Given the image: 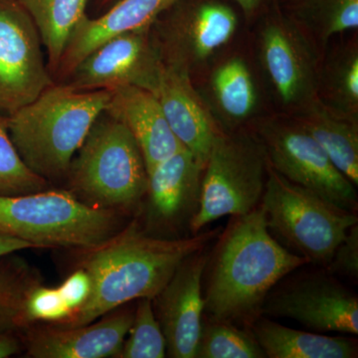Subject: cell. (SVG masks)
<instances>
[{"label": "cell", "mask_w": 358, "mask_h": 358, "mask_svg": "<svg viewBox=\"0 0 358 358\" xmlns=\"http://www.w3.org/2000/svg\"><path fill=\"white\" fill-rule=\"evenodd\" d=\"M217 239L203 274L207 319L249 329L262 315L275 285L310 264L272 236L261 204L245 215L231 216Z\"/></svg>", "instance_id": "1"}, {"label": "cell", "mask_w": 358, "mask_h": 358, "mask_svg": "<svg viewBox=\"0 0 358 358\" xmlns=\"http://www.w3.org/2000/svg\"><path fill=\"white\" fill-rule=\"evenodd\" d=\"M221 228L180 239L148 235L134 220L88 250L81 266L92 281L89 300L58 327H78L140 299H154L188 256L211 243Z\"/></svg>", "instance_id": "2"}, {"label": "cell", "mask_w": 358, "mask_h": 358, "mask_svg": "<svg viewBox=\"0 0 358 358\" xmlns=\"http://www.w3.org/2000/svg\"><path fill=\"white\" fill-rule=\"evenodd\" d=\"M112 91L51 85L7 115L9 136L26 166L45 179L68 176L90 129L109 107Z\"/></svg>", "instance_id": "3"}, {"label": "cell", "mask_w": 358, "mask_h": 358, "mask_svg": "<svg viewBox=\"0 0 358 358\" xmlns=\"http://www.w3.org/2000/svg\"><path fill=\"white\" fill-rule=\"evenodd\" d=\"M71 164L73 194L95 208L124 214L140 208L148 173L126 124L109 113L99 117Z\"/></svg>", "instance_id": "4"}, {"label": "cell", "mask_w": 358, "mask_h": 358, "mask_svg": "<svg viewBox=\"0 0 358 358\" xmlns=\"http://www.w3.org/2000/svg\"><path fill=\"white\" fill-rule=\"evenodd\" d=\"M124 214L84 203L70 190L0 196V232L39 248H96L124 227Z\"/></svg>", "instance_id": "5"}, {"label": "cell", "mask_w": 358, "mask_h": 358, "mask_svg": "<svg viewBox=\"0 0 358 358\" xmlns=\"http://www.w3.org/2000/svg\"><path fill=\"white\" fill-rule=\"evenodd\" d=\"M261 205L272 236L289 251L324 268L348 230L358 223L355 212L339 208L294 185L268 162Z\"/></svg>", "instance_id": "6"}, {"label": "cell", "mask_w": 358, "mask_h": 358, "mask_svg": "<svg viewBox=\"0 0 358 358\" xmlns=\"http://www.w3.org/2000/svg\"><path fill=\"white\" fill-rule=\"evenodd\" d=\"M267 176V154L255 134L221 131L205 162L192 234H199L224 216L253 211L262 201Z\"/></svg>", "instance_id": "7"}, {"label": "cell", "mask_w": 358, "mask_h": 358, "mask_svg": "<svg viewBox=\"0 0 358 358\" xmlns=\"http://www.w3.org/2000/svg\"><path fill=\"white\" fill-rule=\"evenodd\" d=\"M254 134L277 173L339 208L357 211V186L336 169L293 115L268 117L259 122Z\"/></svg>", "instance_id": "8"}, {"label": "cell", "mask_w": 358, "mask_h": 358, "mask_svg": "<svg viewBox=\"0 0 358 358\" xmlns=\"http://www.w3.org/2000/svg\"><path fill=\"white\" fill-rule=\"evenodd\" d=\"M152 27L164 63L192 75L229 43L238 16L223 0H176Z\"/></svg>", "instance_id": "9"}, {"label": "cell", "mask_w": 358, "mask_h": 358, "mask_svg": "<svg viewBox=\"0 0 358 358\" xmlns=\"http://www.w3.org/2000/svg\"><path fill=\"white\" fill-rule=\"evenodd\" d=\"M258 45L263 69L285 107L296 110L317 96L319 44L275 6L260 17Z\"/></svg>", "instance_id": "10"}, {"label": "cell", "mask_w": 358, "mask_h": 358, "mask_svg": "<svg viewBox=\"0 0 358 358\" xmlns=\"http://www.w3.org/2000/svg\"><path fill=\"white\" fill-rule=\"evenodd\" d=\"M287 277L268 294L262 315L296 320L315 333L357 336V294L336 275L326 270Z\"/></svg>", "instance_id": "11"}, {"label": "cell", "mask_w": 358, "mask_h": 358, "mask_svg": "<svg viewBox=\"0 0 358 358\" xmlns=\"http://www.w3.org/2000/svg\"><path fill=\"white\" fill-rule=\"evenodd\" d=\"M41 44L17 0H0V114L13 115L53 85Z\"/></svg>", "instance_id": "12"}, {"label": "cell", "mask_w": 358, "mask_h": 358, "mask_svg": "<svg viewBox=\"0 0 358 358\" xmlns=\"http://www.w3.org/2000/svg\"><path fill=\"white\" fill-rule=\"evenodd\" d=\"M164 61L152 27L122 33L99 45L68 77L82 91L138 87L155 95Z\"/></svg>", "instance_id": "13"}, {"label": "cell", "mask_w": 358, "mask_h": 358, "mask_svg": "<svg viewBox=\"0 0 358 358\" xmlns=\"http://www.w3.org/2000/svg\"><path fill=\"white\" fill-rule=\"evenodd\" d=\"M205 164L183 150L148 173L141 228L164 239L192 236V223L199 210Z\"/></svg>", "instance_id": "14"}, {"label": "cell", "mask_w": 358, "mask_h": 358, "mask_svg": "<svg viewBox=\"0 0 358 358\" xmlns=\"http://www.w3.org/2000/svg\"><path fill=\"white\" fill-rule=\"evenodd\" d=\"M210 244L183 261L152 299L166 341V357L195 358L204 317L203 274Z\"/></svg>", "instance_id": "15"}, {"label": "cell", "mask_w": 358, "mask_h": 358, "mask_svg": "<svg viewBox=\"0 0 358 358\" xmlns=\"http://www.w3.org/2000/svg\"><path fill=\"white\" fill-rule=\"evenodd\" d=\"M122 306L90 324H46L25 336L26 357L33 358H117L133 322L134 308Z\"/></svg>", "instance_id": "16"}, {"label": "cell", "mask_w": 358, "mask_h": 358, "mask_svg": "<svg viewBox=\"0 0 358 358\" xmlns=\"http://www.w3.org/2000/svg\"><path fill=\"white\" fill-rule=\"evenodd\" d=\"M155 96L176 138L205 164L222 131L193 88L190 75L164 63Z\"/></svg>", "instance_id": "17"}, {"label": "cell", "mask_w": 358, "mask_h": 358, "mask_svg": "<svg viewBox=\"0 0 358 358\" xmlns=\"http://www.w3.org/2000/svg\"><path fill=\"white\" fill-rule=\"evenodd\" d=\"M106 112L117 117L140 148L148 173L155 167L185 150L166 121L157 96L138 87H122L112 91Z\"/></svg>", "instance_id": "18"}, {"label": "cell", "mask_w": 358, "mask_h": 358, "mask_svg": "<svg viewBox=\"0 0 358 358\" xmlns=\"http://www.w3.org/2000/svg\"><path fill=\"white\" fill-rule=\"evenodd\" d=\"M176 0H120L96 18L85 16L68 42L58 72L67 76L78 63L108 39L148 29Z\"/></svg>", "instance_id": "19"}, {"label": "cell", "mask_w": 358, "mask_h": 358, "mask_svg": "<svg viewBox=\"0 0 358 358\" xmlns=\"http://www.w3.org/2000/svg\"><path fill=\"white\" fill-rule=\"evenodd\" d=\"M293 117L327 152L336 169L358 186V120L327 108L315 96Z\"/></svg>", "instance_id": "20"}, {"label": "cell", "mask_w": 358, "mask_h": 358, "mask_svg": "<svg viewBox=\"0 0 358 358\" xmlns=\"http://www.w3.org/2000/svg\"><path fill=\"white\" fill-rule=\"evenodd\" d=\"M268 358H355L357 341L303 331L261 315L249 327Z\"/></svg>", "instance_id": "21"}, {"label": "cell", "mask_w": 358, "mask_h": 358, "mask_svg": "<svg viewBox=\"0 0 358 358\" xmlns=\"http://www.w3.org/2000/svg\"><path fill=\"white\" fill-rule=\"evenodd\" d=\"M317 98L329 109L358 120V47L343 45L320 62Z\"/></svg>", "instance_id": "22"}, {"label": "cell", "mask_w": 358, "mask_h": 358, "mask_svg": "<svg viewBox=\"0 0 358 358\" xmlns=\"http://www.w3.org/2000/svg\"><path fill=\"white\" fill-rule=\"evenodd\" d=\"M31 17L48 54L49 67L57 71L73 32L87 15L88 0H17Z\"/></svg>", "instance_id": "23"}, {"label": "cell", "mask_w": 358, "mask_h": 358, "mask_svg": "<svg viewBox=\"0 0 358 358\" xmlns=\"http://www.w3.org/2000/svg\"><path fill=\"white\" fill-rule=\"evenodd\" d=\"M277 6L319 45L358 27V0H279Z\"/></svg>", "instance_id": "24"}, {"label": "cell", "mask_w": 358, "mask_h": 358, "mask_svg": "<svg viewBox=\"0 0 358 358\" xmlns=\"http://www.w3.org/2000/svg\"><path fill=\"white\" fill-rule=\"evenodd\" d=\"M210 87L219 110L230 124L249 119L255 110V81L244 59L232 57L216 68Z\"/></svg>", "instance_id": "25"}, {"label": "cell", "mask_w": 358, "mask_h": 358, "mask_svg": "<svg viewBox=\"0 0 358 358\" xmlns=\"http://www.w3.org/2000/svg\"><path fill=\"white\" fill-rule=\"evenodd\" d=\"M37 282L38 275L23 259L13 254L0 258V334L25 331L23 303Z\"/></svg>", "instance_id": "26"}, {"label": "cell", "mask_w": 358, "mask_h": 358, "mask_svg": "<svg viewBox=\"0 0 358 358\" xmlns=\"http://www.w3.org/2000/svg\"><path fill=\"white\" fill-rule=\"evenodd\" d=\"M195 358H266L249 329L203 317Z\"/></svg>", "instance_id": "27"}, {"label": "cell", "mask_w": 358, "mask_h": 358, "mask_svg": "<svg viewBox=\"0 0 358 358\" xmlns=\"http://www.w3.org/2000/svg\"><path fill=\"white\" fill-rule=\"evenodd\" d=\"M166 341L154 310L152 299L138 300L133 322L117 358H164Z\"/></svg>", "instance_id": "28"}, {"label": "cell", "mask_w": 358, "mask_h": 358, "mask_svg": "<svg viewBox=\"0 0 358 358\" xmlns=\"http://www.w3.org/2000/svg\"><path fill=\"white\" fill-rule=\"evenodd\" d=\"M48 181L32 171L18 154L8 129L6 117L0 115V196H16L42 192Z\"/></svg>", "instance_id": "29"}, {"label": "cell", "mask_w": 358, "mask_h": 358, "mask_svg": "<svg viewBox=\"0 0 358 358\" xmlns=\"http://www.w3.org/2000/svg\"><path fill=\"white\" fill-rule=\"evenodd\" d=\"M25 331L33 324H59L72 315L60 289L37 282L28 289L23 303Z\"/></svg>", "instance_id": "30"}, {"label": "cell", "mask_w": 358, "mask_h": 358, "mask_svg": "<svg viewBox=\"0 0 358 358\" xmlns=\"http://www.w3.org/2000/svg\"><path fill=\"white\" fill-rule=\"evenodd\" d=\"M326 270L334 275L358 279V225L355 224L345 235L334 251L331 262Z\"/></svg>", "instance_id": "31"}, {"label": "cell", "mask_w": 358, "mask_h": 358, "mask_svg": "<svg viewBox=\"0 0 358 358\" xmlns=\"http://www.w3.org/2000/svg\"><path fill=\"white\" fill-rule=\"evenodd\" d=\"M58 288L68 307L70 308L72 315H74L89 300L92 292L91 278L88 272L80 266L72 274L66 278L65 281Z\"/></svg>", "instance_id": "32"}, {"label": "cell", "mask_w": 358, "mask_h": 358, "mask_svg": "<svg viewBox=\"0 0 358 358\" xmlns=\"http://www.w3.org/2000/svg\"><path fill=\"white\" fill-rule=\"evenodd\" d=\"M247 20H257L271 8L277 6L279 0H234Z\"/></svg>", "instance_id": "33"}, {"label": "cell", "mask_w": 358, "mask_h": 358, "mask_svg": "<svg viewBox=\"0 0 358 358\" xmlns=\"http://www.w3.org/2000/svg\"><path fill=\"white\" fill-rule=\"evenodd\" d=\"M16 333L0 334V358L17 355L22 350L23 341Z\"/></svg>", "instance_id": "34"}, {"label": "cell", "mask_w": 358, "mask_h": 358, "mask_svg": "<svg viewBox=\"0 0 358 358\" xmlns=\"http://www.w3.org/2000/svg\"><path fill=\"white\" fill-rule=\"evenodd\" d=\"M25 249H36V247L18 238L0 232V258Z\"/></svg>", "instance_id": "35"}, {"label": "cell", "mask_w": 358, "mask_h": 358, "mask_svg": "<svg viewBox=\"0 0 358 358\" xmlns=\"http://www.w3.org/2000/svg\"><path fill=\"white\" fill-rule=\"evenodd\" d=\"M103 2H108V1H110V0H102Z\"/></svg>", "instance_id": "36"}]
</instances>
